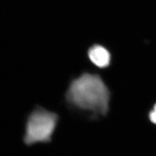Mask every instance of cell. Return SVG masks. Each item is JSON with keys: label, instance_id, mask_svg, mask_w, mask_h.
Masks as SVG:
<instances>
[{"label": "cell", "instance_id": "7a4b0ae2", "mask_svg": "<svg viewBox=\"0 0 156 156\" xmlns=\"http://www.w3.org/2000/svg\"><path fill=\"white\" fill-rule=\"evenodd\" d=\"M56 113L37 106L26 120L23 142L28 146L38 143H48L51 140L58 122Z\"/></svg>", "mask_w": 156, "mask_h": 156}, {"label": "cell", "instance_id": "3957f363", "mask_svg": "<svg viewBox=\"0 0 156 156\" xmlns=\"http://www.w3.org/2000/svg\"><path fill=\"white\" fill-rule=\"evenodd\" d=\"M90 60L95 66L104 68L108 67L111 62V54L102 46L95 45L90 48L88 51Z\"/></svg>", "mask_w": 156, "mask_h": 156}, {"label": "cell", "instance_id": "6da1fadb", "mask_svg": "<svg viewBox=\"0 0 156 156\" xmlns=\"http://www.w3.org/2000/svg\"><path fill=\"white\" fill-rule=\"evenodd\" d=\"M111 93L97 74L84 73L71 82L66 94L67 102L93 116H106L109 111Z\"/></svg>", "mask_w": 156, "mask_h": 156}, {"label": "cell", "instance_id": "277c9868", "mask_svg": "<svg viewBox=\"0 0 156 156\" xmlns=\"http://www.w3.org/2000/svg\"><path fill=\"white\" fill-rule=\"evenodd\" d=\"M149 118L152 123L156 124V104L154 106L153 109L150 112Z\"/></svg>", "mask_w": 156, "mask_h": 156}]
</instances>
